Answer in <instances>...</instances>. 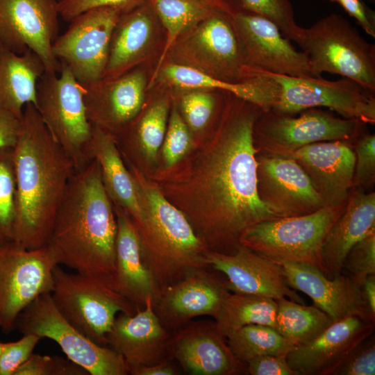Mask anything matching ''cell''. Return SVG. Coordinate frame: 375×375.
I'll use <instances>...</instances> for the list:
<instances>
[{
    "label": "cell",
    "mask_w": 375,
    "mask_h": 375,
    "mask_svg": "<svg viewBox=\"0 0 375 375\" xmlns=\"http://www.w3.org/2000/svg\"><path fill=\"white\" fill-rule=\"evenodd\" d=\"M187 176L164 190L210 251L233 253L244 232L280 218L260 199L253 126L263 111L233 97Z\"/></svg>",
    "instance_id": "cell-1"
},
{
    "label": "cell",
    "mask_w": 375,
    "mask_h": 375,
    "mask_svg": "<svg viewBox=\"0 0 375 375\" xmlns=\"http://www.w3.org/2000/svg\"><path fill=\"white\" fill-rule=\"evenodd\" d=\"M13 148L16 210L13 240L29 249L47 245L74 161L52 136L35 106L27 103Z\"/></svg>",
    "instance_id": "cell-2"
},
{
    "label": "cell",
    "mask_w": 375,
    "mask_h": 375,
    "mask_svg": "<svg viewBox=\"0 0 375 375\" xmlns=\"http://www.w3.org/2000/svg\"><path fill=\"white\" fill-rule=\"evenodd\" d=\"M117 219L97 162L76 169L56 212L47 247L58 265L110 283Z\"/></svg>",
    "instance_id": "cell-3"
},
{
    "label": "cell",
    "mask_w": 375,
    "mask_h": 375,
    "mask_svg": "<svg viewBox=\"0 0 375 375\" xmlns=\"http://www.w3.org/2000/svg\"><path fill=\"white\" fill-rule=\"evenodd\" d=\"M144 221L134 225L143 260L160 290L198 269L210 267L208 249L195 233L185 214L131 165Z\"/></svg>",
    "instance_id": "cell-4"
},
{
    "label": "cell",
    "mask_w": 375,
    "mask_h": 375,
    "mask_svg": "<svg viewBox=\"0 0 375 375\" xmlns=\"http://www.w3.org/2000/svg\"><path fill=\"white\" fill-rule=\"evenodd\" d=\"M294 42L306 55L313 76L338 74L375 92V45L342 15L331 13L301 27Z\"/></svg>",
    "instance_id": "cell-5"
},
{
    "label": "cell",
    "mask_w": 375,
    "mask_h": 375,
    "mask_svg": "<svg viewBox=\"0 0 375 375\" xmlns=\"http://www.w3.org/2000/svg\"><path fill=\"white\" fill-rule=\"evenodd\" d=\"M346 204L326 206L307 215L260 222L244 232L240 244L278 265L306 264L324 273L322 247Z\"/></svg>",
    "instance_id": "cell-6"
},
{
    "label": "cell",
    "mask_w": 375,
    "mask_h": 375,
    "mask_svg": "<svg viewBox=\"0 0 375 375\" xmlns=\"http://www.w3.org/2000/svg\"><path fill=\"white\" fill-rule=\"evenodd\" d=\"M51 296L64 317L99 345L108 346L118 313L133 315L137 310L106 281L81 273H69L58 265L53 272Z\"/></svg>",
    "instance_id": "cell-7"
},
{
    "label": "cell",
    "mask_w": 375,
    "mask_h": 375,
    "mask_svg": "<svg viewBox=\"0 0 375 375\" xmlns=\"http://www.w3.org/2000/svg\"><path fill=\"white\" fill-rule=\"evenodd\" d=\"M169 54L172 62L223 81L242 82L253 76L244 62L231 15L219 7L181 35L167 56Z\"/></svg>",
    "instance_id": "cell-8"
},
{
    "label": "cell",
    "mask_w": 375,
    "mask_h": 375,
    "mask_svg": "<svg viewBox=\"0 0 375 375\" xmlns=\"http://www.w3.org/2000/svg\"><path fill=\"white\" fill-rule=\"evenodd\" d=\"M58 73L45 72L37 85L35 108L44 124L74 162L88 164V144L92 133L84 101V87L70 69L60 63Z\"/></svg>",
    "instance_id": "cell-9"
},
{
    "label": "cell",
    "mask_w": 375,
    "mask_h": 375,
    "mask_svg": "<svg viewBox=\"0 0 375 375\" xmlns=\"http://www.w3.org/2000/svg\"><path fill=\"white\" fill-rule=\"evenodd\" d=\"M298 117L273 110L262 111L253 126V141L258 152L290 157L299 149L315 142L333 140L354 142L367 124L340 117L331 110L313 108Z\"/></svg>",
    "instance_id": "cell-10"
},
{
    "label": "cell",
    "mask_w": 375,
    "mask_h": 375,
    "mask_svg": "<svg viewBox=\"0 0 375 375\" xmlns=\"http://www.w3.org/2000/svg\"><path fill=\"white\" fill-rule=\"evenodd\" d=\"M14 329L55 341L67 358L91 375H126L123 357L99 345L70 324L60 312L50 292L40 295L18 316Z\"/></svg>",
    "instance_id": "cell-11"
},
{
    "label": "cell",
    "mask_w": 375,
    "mask_h": 375,
    "mask_svg": "<svg viewBox=\"0 0 375 375\" xmlns=\"http://www.w3.org/2000/svg\"><path fill=\"white\" fill-rule=\"evenodd\" d=\"M56 259L46 246L29 249L0 241V330H14L19 315L40 295L51 292Z\"/></svg>",
    "instance_id": "cell-12"
},
{
    "label": "cell",
    "mask_w": 375,
    "mask_h": 375,
    "mask_svg": "<svg viewBox=\"0 0 375 375\" xmlns=\"http://www.w3.org/2000/svg\"><path fill=\"white\" fill-rule=\"evenodd\" d=\"M266 73L280 88L278 101L272 109L276 112L294 115L309 108H326L344 118L375 123V92L351 79L328 81L321 76Z\"/></svg>",
    "instance_id": "cell-13"
},
{
    "label": "cell",
    "mask_w": 375,
    "mask_h": 375,
    "mask_svg": "<svg viewBox=\"0 0 375 375\" xmlns=\"http://www.w3.org/2000/svg\"><path fill=\"white\" fill-rule=\"evenodd\" d=\"M122 13L110 7L88 10L72 19L66 31L53 42V55L82 85L102 78L112 34Z\"/></svg>",
    "instance_id": "cell-14"
},
{
    "label": "cell",
    "mask_w": 375,
    "mask_h": 375,
    "mask_svg": "<svg viewBox=\"0 0 375 375\" xmlns=\"http://www.w3.org/2000/svg\"><path fill=\"white\" fill-rule=\"evenodd\" d=\"M59 16L58 0H0V44L17 53L29 49L46 72L59 73L61 64L52 51Z\"/></svg>",
    "instance_id": "cell-15"
},
{
    "label": "cell",
    "mask_w": 375,
    "mask_h": 375,
    "mask_svg": "<svg viewBox=\"0 0 375 375\" xmlns=\"http://www.w3.org/2000/svg\"><path fill=\"white\" fill-rule=\"evenodd\" d=\"M230 15L249 69L289 76H313L306 55L297 51L273 22L250 12Z\"/></svg>",
    "instance_id": "cell-16"
},
{
    "label": "cell",
    "mask_w": 375,
    "mask_h": 375,
    "mask_svg": "<svg viewBox=\"0 0 375 375\" xmlns=\"http://www.w3.org/2000/svg\"><path fill=\"white\" fill-rule=\"evenodd\" d=\"M229 292L221 272L201 268L161 290L153 307L162 325L172 333L196 317L215 318Z\"/></svg>",
    "instance_id": "cell-17"
},
{
    "label": "cell",
    "mask_w": 375,
    "mask_h": 375,
    "mask_svg": "<svg viewBox=\"0 0 375 375\" xmlns=\"http://www.w3.org/2000/svg\"><path fill=\"white\" fill-rule=\"evenodd\" d=\"M256 159L258 196L280 218L307 215L325 206L293 158L258 152Z\"/></svg>",
    "instance_id": "cell-18"
},
{
    "label": "cell",
    "mask_w": 375,
    "mask_h": 375,
    "mask_svg": "<svg viewBox=\"0 0 375 375\" xmlns=\"http://www.w3.org/2000/svg\"><path fill=\"white\" fill-rule=\"evenodd\" d=\"M168 356L191 375L247 374V365L231 351L215 322H190L172 332Z\"/></svg>",
    "instance_id": "cell-19"
},
{
    "label": "cell",
    "mask_w": 375,
    "mask_h": 375,
    "mask_svg": "<svg viewBox=\"0 0 375 375\" xmlns=\"http://www.w3.org/2000/svg\"><path fill=\"white\" fill-rule=\"evenodd\" d=\"M354 142L322 141L306 145L290 157L303 169L324 206L347 201L353 188Z\"/></svg>",
    "instance_id": "cell-20"
},
{
    "label": "cell",
    "mask_w": 375,
    "mask_h": 375,
    "mask_svg": "<svg viewBox=\"0 0 375 375\" xmlns=\"http://www.w3.org/2000/svg\"><path fill=\"white\" fill-rule=\"evenodd\" d=\"M83 86L90 122L114 134L140 113L147 77L134 67L116 78H101Z\"/></svg>",
    "instance_id": "cell-21"
},
{
    "label": "cell",
    "mask_w": 375,
    "mask_h": 375,
    "mask_svg": "<svg viewBox=\"0 0 375 375\" xmlns=\"http://www.w3.org/2000/svg\"><path fill=\"white\" fill-rule=\"evenodd\" d=\"M374 329V322L358 315L335 321L313 340L294 347L286 355L287 362L297 375H333Z\"/></svg>",
    "instance_id": "cell-22"
},
{
    "label": "cell",
    "mask_w": 375,
    "mask_h": 375,
    "mask_svg": "<svg viewBox=\"0 0 375 375\" xmlns=\"http://www.w3.org/2000/svg\"><path fill=\"white\" fill-rule=\"evenodd\" d=\"M210 267L221 272L231 292L268 297L276 301L283 297L303 304L304 301L287 284L280 265L240 245L232 254L209 251Z\"/></svg>",
    "instance_id": "cell-23"
},
{
    "label": "cell",
    "mask_w": 375,
    "mask_h": 375,
    "mask_svg": "<svg viewBox=\"0 0 375 375\" xmlns=\"http://www.w3.org/2000/svg\"><path fill=\"white\" fill-rule=\"evenodd\" d=\"M287 284L313 301L333 322L358 315L374 322L362 297L360 283L340 273L328 278L317 268L306 264L281 265Z\"/></svg>",
    "instance_id": "cell-24"
},
{
    "label": "cell",
    "mask_w": 375,
    "mask_h": 375,
    "mask_svg": "<svg viewBox=\"0 0 375 375\" xmlns=\"http://www.w3.org/2000/svg\"><path fill=\"white\" fill-rule=\"evenodd\" d=\"M171 333L160 323L149 298L133 315L119 313L107 335L108 345L131 369L152 365L169 358Z\"/></svg>",
    "instance_id": "cell-25"
},
{
    "label": "cell",
    "mask_w": 375,
    "mask_h": 375,
    "mask_svg": "<svg viewBox=\"0 0 375 375\" xmlns=\"http://www.w3.org/2000/svg\"><path fill=\"white\" fill-rule=\"evenodd\" d=\"M114 209L117 229L110 285L138 310L144 306L149 298L153 302L160 290L143 260L138 232L131 217L123 210L115 206Z\"/></svg>",
    "instance_id": "cell-26"
},
{
    "label": "cell",
    "mask_w": 375,
    "mask_h": 375,
    "mask_svg": "<svg viewBox=\"0 0 375 375\" xmlns=\"http://www.w3.org/2000/svg\"><path fill=\"white\" fill-rule=\"evenodd\" d=\"M158 22L147 0L122 13L112 34L102 78H116L144 60L153 44Z\"/></svg>",
    "instance_id": "cell-27"
},
{
    "label": "cell",
    "mask_w": 375,
    "mask_h": 375,
    "mask_svg": "<svg viewBox=\"0 0 375 375\" xmlns=\"http://www.w3.org/2000/svg\"><path fill=\"white\" fill-rule=\"evenodd\" d=\"M375 232V193L360 190L350 192L342 215L331 227L323 244L324 274L328 278L339 275L343 260L356 242Z\"/></svg>",
    "instance_id": "cell-28"
},
{
    "label": "cell",
    "mask_w": 375,
    "mask_h": 375,
    "mask_svg": "<svg viewBox=\"0 0 375 375\" xmlns=\"http://www.w3.org/2000/svg\"><path fill=\"white\" fill-rule=\"evenodd\" d=\"M252 71L253 76L235 83L217 78L188 66L169 62L161 66L156 77L159 76L165 83L176 88L219 90L250 102L263 111L273 109L279 98L278 84L267 73Z\"/></svg>",
    "instance_id": "cell-29"
},
{
    "label": "cell",
    "mask_w": 375,
    "mask_h": 375,
    "mask_svg": "<svg viewBox=\"0 0 375 375\" xmlns=\"http://www.w3.org/2000/svg\"><path fill=\"white\" fill-rule=\"evenodd\" d=\"M88 158L99 165L105 190L113 206L126 212L134 225L142 223L144 212L133 177L122 158L112 133L96 126L86 149Z\"/></svg>",
    "instance_id": "cell-30"
},
{
    "label": "cell",
    "mask_w": 375,
    "mask_h": 375,
    "mask_svg": "<svg viewBox=\"0 0 375 375\" xmlns=\"http://www.w3.org/2000/svg\"><path fill=\"white\" fill-rule=\"evenodd\" d=\"M45 72L33 51L17 53L0 44V108L20 119L27 103L35 106L37 85Z\"/></svg>",
    "instance_id": "cell-31"
},
{
    "label": "cell",
    "mask_w": 375,
    "mask_h": 375,
    "mask_svg": "<svg viewBox=\"0 0 375 375\" xmlns=\"http://www.w3.org/2000/svg\"><path fill=\"white\" fill-rule=\"evenodd\" d=\"M277 307V301L268 297L229 292L214 318L215 323L226 338L249 324L276 328Z\"/></svg>",
    "instance_id": "cell-32"
},
{
    "label": "cell",
    "mask_w": 375,
    "mask_h": 375,
    "mask_svg": "<svg viewBox=\"0 0 375 375\" xmlns=\"http://www.w3.org/2000/svg\"><path fill=\"white\" fill-rule=\"evenodd\" d=\"M166 30V40L152 81L177 39L207 17L216 7L210 0H147Z\"/></svg>",
    "instance_id": "cell-33"
},
{
    "label": "cell",
    "mask_w": 375,
    "mask_h": 375,
    "mask_svg": "<svg viewBox=\"0 0 375 375\" xmlns=\"http://www.w3.org/2000/svg\"><path fill=\"white\" fill-rule=\"evenodd\" d=\"M276 301V329L294 347L313 340L333 322L315 306H307L286 297Z\"/></svg>",
    "instance_id": "cell-34"
},
{
    "label": "cell",
    "mask_w": 375,
    "mask_h": 375,
    "mask_svg": "<svg viewBox=\"0 0 375 375\" xmlns=\"http://www.w3.org/2000/svg\"><path fill=\"white\" fill-rule=\"evenodd\" d=\"M227 342L234 356L247 365L260 356H286L294 347L275 328L262 324L242 327L227 338Z\"/></svg>",
    "instance_id": "cell-35"
},
{
    "label": "cell",
    "mask_w": 375,
    "mask_h": 375,
    "mask_svg": "<svg viewBox=\"0 0 375 375\" xmlns=\"http://www.w3.org/2000/svg\"><path fill=\"white\" fill-rule=\"evenodd\" d=\"M168 112V101L166 99H158L144 112L133 128L126 125L115 133L133 135L142 156L147 160L153 161L165 138Z\"/></svg>",
    "instance_id": "cell-36"
},
{
    "label": "cell",
    "mask_w": 375,
    "mask_h": 375,
    "mask_svg": "<svg viewBox=\"0 0 375 375\" xmlns=\"http://www.w3.org/2000/svg\"><path fill=\"white\" fill-rule=\"evenodd\" d=\"M229 13L245 12L262 15L273 22L289 40L295 41L301 26L295 22L290 0H224Z\"/></svg>",
    "instance_id": "cell-37"
},
{
    "label": "cell",
    "mask_w": 375,
    "mask_h": 375,
    "mask_svg": "<svg viewBox=\"0 0 375 375\" xmlns=\"http://www.w3.org/2000/svg\"><path fill=\"white\" fill-rule=\"evenodd\" d=\"M16 183L13 149L0 150V241L13 240Z\"/></svg>",
    "instance_id": "cell-38"
},
{
    "label": "cell",
    "mask_w": 375,
    "mask_h": 375,
    "mask_svg": "<svg viewBox=\"0 0 375 375\" xmlns=\"http://www.w3.org/2000/svg\"><path fill=\"white\" fill-rule=\"evenodd\" d=\"M192 139L189 128L178 110H172L162 142V157L167 167L177 164L190 151Z\"/></svg>",
    "instance_id": "cell-39"
},
{
    "label": "cell",
    "mask_w": 375,
    "mask_h": 375,
    "mask_svg": "<svg viewBox=\"0 0 375 375\" xmlns=\"http://www.w3.org/2000/svg\"><path fill=\"white\" fill-rule=\"evenodd\" d=\"M358 282L375 274V232L356 242L347 252L342 272Z\"/></svg>",
    "instance_id": "cell-40"
},
{
    "label": "cell",
    "mask_w": 375,
    "mask_h": 375,
    "mask_svg": "<svg viewBox=\"0 0 375 375\" xmlns=\"http://www.w3.org/2000/svg\"><path fill=\"white\" fill-rule=\"evenodd\" d=\"M217 102V97L210 92L194 90L181 98V108L188 128L202 129L211 118Z\"/></svg>",
    "instance_id": "cell-41"
},
{
    "label": "cell",
    "mask_w": 375,
    "mask_h": 375,
    "mask_svg": "<svg viewBox=\"0 0 375 375\" xmlns=\"http://www.w3.org/2000/svg\"><path fill=\"white\" fill-rule=\"evenodd\" d=\"M353 143L356 160L353 188L372 185L375 182V135L364 131Z\"/></svg>",
    "instance_id": "cell-42"
},
{
    "label": "cell",
    "mask_w": 375,
    "mask_h": 375,
    "mask_svg": "<svg viewBox=\"0 0 375 375\" xmlns=\"http://www.w3.org/2000/svg\"><path fill=\"white\" fill-rule=\"evenodd\" d=\"M15 375H88V373L68 358L33 353Z\"/></svg>",
    "instance_id": "cell-43"
},
{
    "label": "cell",
    "mask_w": 375,
    "mask_h": 375,
    "mask_svg": "<svg viewBox=\"0 0 375 375\" xmlns=\"http://www.w3.org/2000/svg\"><path fill=\"white\" fill-rule=\"evenodd\" d=\"M375 342L372 334L356 346L333 375H374Z\"/></svg>",
    "instance_id": "cell-44"
},
{
    "label": "cell",
    "mask_w": 375,
    "mask_h": 375,
    "mask_svg": "<svg viewBox=\"0 0 375 375\" xmlns=\"http://www.w3.org/2000/svg\"><path fill=\"white\" fill-rule=\"evenodd\" d=\"M41 338L33 334L23 335L15 342H5L0 355V375H15L16 371L33 353Z\"/></svg>",
    "instance_id": "cell-45"
},
{
    "label": "cell",
    "mask_w": 375,
    "mask_h": 375,
    "mask_svg": "<svg viewBox=\"0 0 375 375\" xmlns=\"http://www.w3.org/2000/svg\"><path fill=\"white\" fill-rule=\"evenodd\" d=\"M146 0H58L60 16L66 22L91 9L110 7L126 12Z\"/></svg>",
    "instance_id": "cell-46"
},
{
    "label": "cell",
    "mask_w": 375,
    "mask_h": 375,
    "mask_svg": "<svg viewBox=\"0 0 375 375\" xmlns=\"http://www.w3.org/2000/svg\"><path fill=\"white\" fill-rule=\"evenodd\" d=\"M247 373L251 375H297L289 366L286 356L264 355L247 363Z\"/></svg>",
    "instance_id": "cell-47"
},
{
    "label": "cell",
    "mask_w": 375,
    "mask_h": 375,
    "mask_svg": "<svg viewBox=\"0 0 375 375\" xmlns=\"http://www.w3.org/2000/svg\"><path fill=\"white\" fill-rule=\"evenodd\" d=\"M351 17H353L366 33L375 38V13L362 0H337Z\"/></svg>",
    "instance_id": "cell-48"
},
{
    "label": "cell",
    "mask_w": 375,
    "mask_h": 375,
    "mask_svg": "<svg viewBox=\"0 0 375 375\" xmlns=\"http://www.w3.org/2000/svg\"><path fill=\"white\" fill-rule=\"evenodd\" d=\"M20 126L19 118L0 108V150L13 149L15 147Z\"/></svg>",
    "instance_id": "cell-49"
},
{
    "label": "cell",
    "mask_w": 375,
    "mask_h": 375,
    "mask_svg": "<svg viewBox=\"0 0 375 375\" xmlns=\"http://www.w3.org/2000/svg\"><path fill=\"white\" fill-rule=\"evenodd\" d=\"M178 372L171 362V359L152 365L134 367L129 370V374L133 375H176L178 374Z\"/></svg>",
    "instance_id": "cell-50"
},
{
    "label": "cell",
    "mask_w": 375,
    "mask_h": 375,
    "mask_svg": "<svg viewBox=\"0 0 375 375\" xmlns=\"http://www.w3.org/2000/svg\"><path fill=\"white\" fill-rule=\"evenodd\" d=\"M360 288L366 306L375 317V274L366 276L360 282Z\"/></svg>",
    "instance_id": "cell-51"
},
{
    "label": "cell",
    "mask_w": 375,
    "mask_h": 375,
    "mask_svg": "<svg viewBox=\"0 0 375 375\" xmlns=\"http://www.w3.org/2000/svg\"><path fill=\"white\" fill-rule=\"evenodd\" d=\"M212 1L218 7L222 8L224 0H212Z\"/></svg>",
    "instance_id": "cell-52"
},
{
    "label": "cell",
    "mask_w": 375,
    "mask_h": 375,
    "mask_svg": "<svg viewBox=\"0 0 375 375\" xmlns=\"http://www.w3.org/2000/svg\"><path fill=\"white\" fill-rule=\"evenodd\" d=\"M4 346H5V342H2L0 341V355L4 348Z\"/></svg>",
    "instance_id": "cell-53"
},
{
    "label": "cell",
    "mask_w": 375,
    "mask_h": 375,
    "mask_svg": "<svg viewBox=\"0 0 375 375\" xmlns=\"http://www.w3.org/2000/svg\"><path fill=\"white\" fill-rule=\"evenodd\" d=\"M331 1L336 2L337 0H331Z\"/></svg>",
    "instance_id": "cell-54"
},
{
    "label": "cell",
    "mask_w": 375,
    "mask_h": 375,
    "mask_svg": "<svg viewBox=\"0 0 375 375\" xmlns=\"http://www.w3.org/2000/svg\"><path fill=\"white\" fill-rule=\"evenodd\" d=\"M212 1V0H210Z\"/></svg>",
    "instance_id": "cell-55"
}]
</instances>
